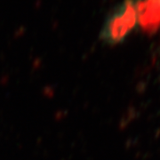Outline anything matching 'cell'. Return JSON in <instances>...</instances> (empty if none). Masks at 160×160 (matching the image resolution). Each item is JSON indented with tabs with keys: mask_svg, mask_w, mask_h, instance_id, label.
<instances>
[{
	"mask_svg": "<svg viewBox=\"0 0 160 160\" xmlns=\"http://www.w3.org/2000/svg\"><path fill=\"white\" fill-rule=\"evenodd\" d=\"M137 23V12L133 0H125L109 18L103 26L101 38L114 45L126 38Z\"/></svg>",
	"mask_w": 160,
	"mask_h": 160,
	"instance_id": "1",
	"label": "cell"
},
{
	"mask_svg": "<svg viewBox=\"0 0 160 160\" xmlns=\"http://www.w3.org/2000/svg\"><path fill=\"white\" fill-rule=\"evenodd\" d=\"M137 22L143 32L155 34L160 28V0H137Z\"/></svg>",
	"mask_w": 160,
	"mask_h": 160,
	"instance_id": "2",
	"label": "cell"
}]
</instances>
